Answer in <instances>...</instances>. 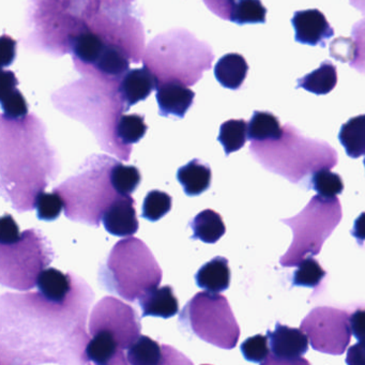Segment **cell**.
<instances>
[{"instance_id": "cell-1", "label": "cell", "mask_w": 365, "mask_h": 365, "mask_svg": "<svg viewBox=\"0 0 365 365\" xmlns=\"http://www.w3.org/2000/svg\"><path fill=\"white\" fill-rule=\"evenodd\" d=\"M44 123L36 115L9 119L1 115V170L7 173L26 165V211L35 208V200L58 174V162L46 138ZM22 168L8 179V190L18 178ZM3 173L1 175L7 174Z\"/></svg>"}, {"instance_id": "cell-2", "label": "cell", "mask_w": 365, "mask_h": 365, "mask_svg": "<svg viewBox=\"0 0 365 365\" xmlns=\"http://www.w3.org/2000/svg\"><path fill=\"white\" fill-rule=\"evenodd\" d=\"M51 100L57 110L91 130L102 149L123 161L129 160L130 155L116 136L117 123L130 108L121 97L119 87L83 78L55 91Z\"/></svg>"}, {"instance_id": "cell-3", "label": "cell", "mask_w": 365, "mask_h": 365, "mask_svg": "<svg viewBox=\"0 0 365 365\" xmlns=\"http://www.w3.org/2000/svg\"><path fill=\"white\" fill-rule=\"evenodd\" d=\"M250 153L267 170L294 185H309L318 170L332 168L339 162L336 150L324 140L305 138L294 125H283L279 140L251 142Z\"/></svg>"}, {"instance_id": "cell-4", "label": "cell", "mask_w": 365, "mask_h": 365, "mask_svg": "<svg viewBox=\"0 0 365 365\" xmlns=\"http://www.w3.org/2000/svg\"><path fill=\"white\" fill-rule=\"evenodd\" d=\"M212 48L187 29H176L160 34L145 50L143 63L159 84L179 82L190 87L200 82L212 67Z\"/></svg>"}, {"instance_id": "cell-5", "label": "cell", "mask_w": 365, "mask_h": 365, "mask_svg": "<svg viewBox=\"0 0 365 365\" xmlns=\"http://www.w3.org/2000/svg\"><path fill=\"white\" fill-rule=\"evenodd\" d=\"M85 29L76 0H29L22 41L31 52L63 57Z\"/></svg>"}, {"instance_id": "cell-6", "label": "cell", "mask_w": 365, "mask_h": 365, "mask_svg": "<svg viewBox=\"0 0 365 365\" xmlns=\"http://www.w3.org/2000/svg\"><path fill=\"white\" fill-rule=\"evenodd\" d=\"M116 162L108 155H91L76 175L55 187L65 200L66 217L96 227L100 225L106 209L121 196L112 182Z\"/></svg>"}, {"instance_id": "cell-7", "label": "cell", "mask_w": 365, "mask_h": 365, "mask_svg": "<svg viewBox=\"0 0 365 365\" xmlns=\"http://www.w3.org/2000/svg\"><path fill=\"white\" fill-rule=\"evenodd\" d=\"M161 279V267L149 247L131 237L118 241L106 264L100 266V284L129 302H135L151 288L159 287Z\"/></svg>"}, {"instance_id": "cell-8", "label": "cell", "mask_w": 365, "mask_h": 365, "mask_svg": "<svg viewBox=\"0 0 365 365\" xmlns=\"http://www.w3.org/2000/svg\"><path fill=\"white\" fill-rule=\"evenodd\" d=\"M343 217L339 197L311 198L300 213L282 223L292 228V242L289 249L279 258L282 267H297L307 256H316L322 251L324 241L334 232Z\"/></svg>"}, {"instance_id": "cell-9", "label": "cell", "mask_w": 365, "mask_h": 365, "mask_svg": "<svg viewBox=\"0 0 365 365\" xmlns=\"http://www.w3.org/2000/svg\"><path fill=\"white\" fill-rule=\"evenodd\" d=\"M179 328L222 349L236 347L240 327L225 297L215 292L196 294L179 314Z\"/></svg>"}, {"instance_id": "cell-10", "label": "cell", "mask_w": 365, "mask_h": 365, "mask_svg": "<svg viewBox=\"0 0 365 365\" xmlns=\"http://www.w3.org/2000/svg\"><path fill=\"white\" fill-rule=\"evenodd\" d=\"M53 259L54 251L48 239L39 230H25L18 242L1 245V284L14 289H31Z\"/></svg>"}, {"instance_id": "cell-11", "label": "cell", "mask_w": 365, "mask_h": 365, "mask_svg": "<svg viewBox=\"0 0 365 365\" xmlns=\"http://www.w3.org/2000/svg\"><path fill=\"white\" fill-rule=\"evenodd\" d=\"M313 349L322 354L341 356L351 339L350 314L345 309L318 307L312 309L301 322Z\"/></svg>"}, {"instance_id": "cell-12", "label": "cell", "mask_w": 365, "mask_h": 365, "mask_svg": "<svg viewBox=\"0 0 365 365\" xmlns=\"http://www.w3.org/2000/svg\"><path fill=\"white\" fill-rule=\"evenodd\" d=\"M99 330L112 333L125 351L140 336L142 324L133 307L114 297H106L93 307L89 320V334Z\"/></svg>"}, {"instance_id": "cell-13", "label": "cell", "mask_w": 365, "mask_h": 365, "mask_svg": "<svg viewBox=\"0 0 365 365\" xmlns=\"http://www.w3.org/2000/svg\"><path fill=\"white\" fill-rule=\"evenodd\" d=\"M267 336L270 345V356L264 365L309 363L303 359L309 350V341L304 331L277 322L274 330L267 332Z\"/></svg>"}, {"instance_id": "cell-14", "label": "cell", "mask_w": 365, "mask_h": 365, "mask_svg": "<svg viewBox=\"0 0 365 365\" xmlns=\"http://www.w3.org/2000/svg\"><path fill=\"white\" fill-rule=\"evenodd\" d=\"M294 40L307 46L326 48L327 40L334 36V29L322 12L317 9L294 12L292 19Z\"/></svg>"}, {"instance_id": "cell-15", "label": "cell", "mask_w": 365, "mask_h": 365, "mask_svg": "<svg viewBox=\"0 0 365 365\" xmlns=\"http://www.w3.org/2000/svg\"><path fill=\"white\" fill-rule=\"evenodd\" d=\"M104 227L116 237L133 236L140 227L136 215L135 200L131 195H121L106 209L103 217Z\"/></svg>"}, {"instance_id": "cell-16", "label": "cell", "mask_w": 365, "mask_h": 365, "mask_svg": "<svg viewBox=\"0 0 365 365\" xmlns=\"http://www.w3.org/2000/svg\"><path fill=\"white\" fill-rule=\"evenodd\" d=\"M159 114L163 117L183 118L193 104L195 93L179 82H166L157 88Z\"/></svg>"}, {"instance_id": "cell-17", "label": "cell", "mask_w": 365, "mask_h": 365, "mask_svg": "<svg viewBox=\"0 0 365 365\" xmlns=\"http://www.w3.org/2000/svg\"><path fill=\"white\" fill-rule=\"evenodd\" d=\"M85 347L87 363L98 365L128 364L123 350L112 333L106 330L96 331Z\"/></svg>"}, {"instance_id": "cell-18", "label": "cell", "mask_w": 365, "mask_h": 365, "mask_svg": "<svg viewBox=\"0 0 365 365\" xmlns=\"http://www.w3.org/2000/svg\"><path fill=\"white\" fill-rule=\"evenodd\" d=\"M159 81L157 76L148 69L143 67L140 69L129 70L119 84V91L129 108L138 102L144 101L153 91H157Z\"/></svg>"}, {"instance_id": "cell-19", "label": "cell", "mask_w": 365, "mask_h": 365, "mask_svg": "<svg viewBox=\"0 0 365 365\" xmlns=\"http://www.w3.org/2000/svg\"><path fill=\"white\" fill-rule=\"evenodd\" d=\"M78 277L56 268L44 269L37 279L38 292L53 302H66L73 294Z\"/></svg>"}, {"instance_id": "cell-20", "label": "cell", "mask_w": 365, "mask_h": 365, "mask_svg": "<svg viewBox=\"0 0 365 365\" xmlns=\"http://www.w3.org/2000/svg\"><path fill=\"white\" fill-rule=\"evenodd\" d=\"M138 304L143 312V317H173L179 313V302L175 296L172 286L155 287L145 292L140 299Z\"/></svg>"}, {"instance_id": "cell-21", "label": "cell", "mask_w": 365, "mask_h": 365, "mask_svg": "<svg viewBox=\"0 0 365 365\" xmlns=\"http://www.w3.org/2000/svg\"><path fill=\"white\" fill-rule=\"evenodd\" d=\"M19 81L12 71L4 70L1 72V87H0V103L4 116L9 119L24 118L29 115V104L23 93L19 91Z\"/></svg>"}, {"instance_id": "cell-22", "label": "cell", "mask_w": 365, "mask_h": 365, "mask_svg": "<svg viewBox=\"0 0 365 365\" xmlns=\"http://www.w3.org/2000/svg\"><path fill=\"white\" fill-rule=\"evenodd\" d=\"M230 277L232 273L228 260L217 256L200 267L195 274V281L202 289L220 294L230 288Z\"/></svg>"}, {"instance_id": "cell-23", "label": "cell", "mask_w": 365, "mask_h": 365, "mask_svg": "<svg viewBox=\"0 0 365 365\" xmlns=\"http://www.w3.org/2000/svg\"><path fill=\"white\" fill-rule=\"evenodd\" d=\"M212 172L208 164L193 159L177 172V180L187 196H198L210 187Z\"/></svg>"}, {"instance_id": "cell-24", "label": "cell", "mask_w": 365, "mask_h": 365, "mask_svg": "<svg viewBox=\"0 0 365 365\" xmlns=\"http://www.w3.org/2000/svg\"><path fill=\"white\" fill-rule=\"evenodd\" d=\"M249 72V65L242 55L230 53L220 58L215 67V76L224 88L238 91Z\"/></svg>"}, {"instance_id": "cell-25", "label": "cell", "mask_w": 365, "mask_h": 365, "mask_svg": "<svg viewBox=\"0 0 365 365\" xmlns=\"http://www.w3.org/2000/svg\"><path fill=\"white\" fill-rule=\"evenodd\" d=\"M193 230L191 238L202 242L213 245L225 235L226 226L219 213L211 209H206L198 213L189 223Z\"/></svg>"}, {"instance_id": "cell-26", "label": "cell", "mask_w": 365, "mask_h": 365, "mask_svg": "<svg viewBox=\"0 0 365 365\" xmlns=\"http://www.w3.org/2000/svg\"><path fill=\"white\" fill-rule=\"evenodd\" d=\"M337 84L336 67L330 61H324L318 69L297 81L296 89L303 88L316 96L330 93Z\"/></svg>"}, {"instance_id": "cell-27", "label": "cell", "mask_w": 365, "mask_h": 365, "mask_svg": "<svg viewBox=\"0 0 365 365\" xmlns=\"http://www.w3.org/2000/svg\"><path fill=\"white\" fill-rule=\"evenodd\" d=\"M339 140L351 159L365 155V114L352 117L341 125Z\"/></svg>"}, {"instance_id": "cell-28", "label": "cell", "mask_w": 365, "mask_h": 365, "mask_svg": "<svg viewBox=\"0 0 365 365\" xmlns=\"http://www.w3.org/2000/svg\"><path fill=\"white\" fill-rule=\"evenodd\" d=\"M283 134L279 118L270 112L255 110L247 127V140L251 142L279 140Z\"/></svg>"}, {"instance_id": "cell-29", "label": "cell", "mask_w": 365, "mask_h": 365, "mask_svg": "<svg viewBox=\"0 0 365 365\" xmlns=\"http://www.w3.org/2000/svg\"><path fill=\"white\" fill-rule=\"evenodd\" d=\"M128 364H163V347L146 335L140 334L127 350Z\"/></svg>"}, {"instance_id": "cell-30", "label": "cell", "mask_w": 365, "mask_h": 365, "mask_svg": "<svg viewBox=\"0 0 365 365\" xmlns=\"http://www.w3.org/2000/svg\"><path fill=\"white\" fill-rule=\"evenodd\" d=\"M148 130L142 115H123L116 127V136L119 144L131 155L132 145L140 142Z\"/></svg>"}, {"instance_id": "cell-31", "label": "cell", "mask_w": 365, "mask_h": 365, "mask_svg": "<svg viewBox=\"0 0 365 365\" xmlns=\"http://www.w3.org/2000/svg\"><path fill=\"white\" fill-rule=\"evenodd\" d=\"M249 123L245 119H230L222 123L217 140L223 146L226 155L240 150L247 140Z\"/></svg>"}, {"instance_id": "cell-32", "label": "cell", "mask_w": 365, "mask_h": 365, "mask_svg": "<svg viewBox=\"0 0 365 365\" xmlns=\"http://www.w3.org/2000/svg\"><path fill=\"white\" fill-rule=\"evenodd\" d=\"M326 275L327 272L319 262L314 256L309 255L297 266L292 277V286L318 288Z\"/></svg>"}, {"instance_id": "cell-33", "label": "cell", "mask_w": 365, "mask_h": 365, "mask_svg": "<svg viewBox=\"0 0 365 365\" xmlns=\"http://www.w3.org/2000/svg\"><path fill=\"white\" fill-rule=\"evenodd\" d=\"M267 9L260 0H239L232 9L230 22L238 25L264 24Z\"/></svg>"}, {"instance_id": "cell-34", "label": "cell", "mask_w": 365, "mask_h": 365, "mask_svg": "<svg viewBox=\"0 0 365 365\" xmlns=\"http://www.w3.org/2000/svg\"><path fill=\"white\" fill-rule=\"evenodd\" d=\"M142 181L140 170L117 161L112 170V182L120 195H131Z\"/></svg>"}, {"instance_id": "cell-35", "label": "cell", "mask_w": 365, "mask_h": 365, "mask_svg": "<svg viewBox=\"0 0 365 365\" xmlns=\"http://www.w3.org/2000/svg\"><path fill=\"white\" fill-rule=\"evenodd\" d=\"M311 187L322 197H335L344 191L343 179L336 173L331 172L330 168H324L312 176L309 189Z\"/></svg>"}, {"instance_id": "cell-36", "label": "cell", "mask_w": 365, "mask_h": 365, "mask_svg": "<svg viewBox=\"0 0 365 365\" xmlns=\"http://www.w3.org/2000/svg\"><path fill=\"white\" fill-rule=\"evenodd\" d=\"M172 196L165 192L153 190L145 197L142 217L150 222L159 221L172 210Z\"/></svg>"}, {"instance_id": "cell-37", "label": "cell", "mask_w": 365, "mask_h": 365, "mask_svg": "<svg viewBox=\"0 0 365 365\" xmlns=\"http://www.w3.org/2000/svg\"><path fill=\"white\" fill-rule=\"evenodd\" d=\"M35 208L37 210L38 219L46 222L55 221L65 208V200L58 192H40L36 197Z\"/></svg>"}, {"instance_id": "cell-38", "label": "cell", "mask_w": 365, "mask_h": 365, "mask_svg": "<svg viewBox=\"0 0 365 365\" xmlns=\"http://www.w3.org/2000/svg\"><path fill=\"white\" fill-rule=\"evenodd\" d=\"M245 360L264 364L270 356V345L267 335L257 334L245 339L240 346Z\"/></svg>"}, {"instance_id": "cell-39", "label": "cell", "mask_w": 365, "mask_h": 365, "mask_svg": "<svg viewBox=\"0 0 365 365\" xmlns=\"http://www.w3.org/2000/svg\"><path fill=\"white\" fill-rule=\"evenodd\" d=\"M351 38L354 42V55L349 63L350 68L365 74V16L352 26Z\"/></svg>"}, {"instance_id": "cell-40", "label": "cell", "mask_w": 365, "mask_h": 365, "mask_svg": "<svg viewBox=\"0 0 365 365\" xmlns=\"http://www.w3.org/2000/svg\"><path fill=\"white\" fill-rule=\"evenodd\" d=\"M330 55L341 63H350L354 59V42L352 38H336L331 42Z\"/></svg>"}, {"instance_id": "cell-41", "label": "cell", "mask_w": 365, "mask_h": 365, "mask_svg": "<svg viewBox=\"0 0 365 365\" xmlns=\"http://www.w3.org/2000/svg\"><path fill=\"white\" fill-rule=\"evenodd\" d=\"M22 234L20 228L10 215H4L0 221V245H11L18 242Z\"/></svg>"}, {"instance_id": "cell-42", "label": "cell", "mask_w": 365, "mask_h": 365, "mask_svg": "<svg viewBox=\"0 0 365 365\" xmlns=\"http://www.w3.org/2000/svg\"><path fill=\"white\" fill-rule=\"evenodd\" d=\"M206 7L224 21H230L232 9L239 0H202Z\"/></svg>"}, {"instance_id": "cell-43", "label": "cell", "mask_w": 365, "mask_h": 365, "mask_svg": "<svg viewBox=\"0 0 365 365\" xmlns=\"http://www.w3.org/2000/svg\"><path fill=\"white\" fill-rule=\"evenodd\" d=\"M16 48H18V43L10 36L4 35L1 37V40H0L1 69L10 67L14 63V61H16Z\"/></svg>"}, {"instance_id": "cell-44", "label": "cell", "mask_w": 365, "mask_h": 365, "mask_svg": "<svg viewBox=\"0 0 365 365\" xmlns=\"http://www.w3.org/2000/svg\"><path fill=\"white\" fill-rule=\"evenodd\" d=\"M350 328L358 341H365V307H358L350 315Z\"/></svg>"}, {"instance_id": "cell-45", "label": "cell", "mask_w": 365, "mask_h": 365, "mask_svg": "<svg viewBox=\"0 0 365 365\" xmlns=\"http://www.w3.org/2000/svg\"><path fill=\"white\" fill-rule=\"evenodd\" d=\"M346 363L349 365H365V341H358L347 350Z\"/></svg>"}, {"instance_id": "cell-46", "label": "cell", "mask_w": 365, "mask_h": 365, "mask_svg": "<svg viewBox=\"0 0 365 365\" xmlns=\"http://www.w3.org/2000/svg\"><path fill=\"white\" fill-rule=\"evenodd\" d=\"M350 234L358 241V245L362 247L365 241V212L361 213L356 217Z\"/></svg>"}, {"instance_id": "cell-47", "label": "cell", "mask_w": 365, "mask_h": 365, "mask_svg": "<svg viewBox=\"0 0 365 365\" xmlns=\"http://www.w3.org/2000/svg\"><path fill=\"white\" fill-rule=\"evenodd\" d=\"M350 5L362 14H365V0H349Z\"/></svg>"}, {"instance_id": "cell-48", "label": "cell", "mask_w": 365, "mask_h": 365, "mask_svg": "<svg viewBox=\"0 0 365 365\" xmlns=\"http://www.w3.org/2000/svg\"><path fill=\"white\" fill-rule=\"evenodd\" d=\"M363 163H364V166H365V158H364V161H363Z\"/></svg>"}]
</instances>
